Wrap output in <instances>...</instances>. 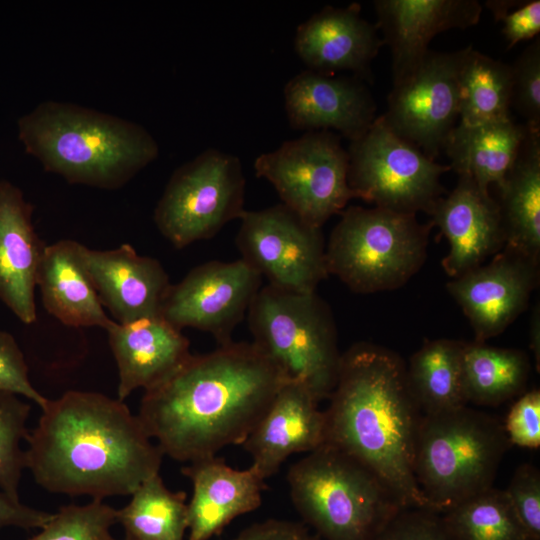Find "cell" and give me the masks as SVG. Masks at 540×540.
I'll list each match as a JSON object with an SVG mask.
<instances>
[{"label": "cell", "instance_id": "cell-5", "mask_svg": "<svg viewBox=\"0 0 540 540\" xmlns=\"http://www.w3.org/2000/svg\"><path fill=\"white\" fill-rule=\"evenodd\" d=\"M292 503L324 540H374L405 507L370 468L323 443L291 465Z\"/></svg>", "mask_w": 540, "mask_h": 540}, {"label": "cell", "instance_id": "cell-30", "mask_svg": "<svg viewBox=\"0 0 540 540\" xmlns=\"http://www.w3.org/2000/svg\"><path fill=\"white\" fill-rule=\"evenodd\" d=\"M458 80L461 124L511 119L510 65L468 46L463 49Z\"/></svg>", "mask_w": 540, "mask_h": 540}, {"label": "cell", "instance_id": "cell-25", "mask_svg": "<svg viewBox=\"0 0 540 540\" xmlns=\"http://www.w3.org/2000/svg\"><path fill=\"white\" fill-rule=\"evenodd\" d=\"M82 244L71 239L46 245L37 287L49 314L70 327H100L115 323L106 314L81 254Z\"/></svg>", "mask_w": 540, "mask_h": 540}, {"label": "cell", "instance_id": "cell-20", "mask_svg": "<svg viewBox=\"0 0 540 540\" xmlns=\"http://www.w3.org/2000/svg\"><path fill=\"white\" fill-rule=\"evenodd\" d=\"M319 401L303 384L285 381L242 446L263 479L273 476L296 453L325 442L326 419Z\"/></svg>", "mask_w": 540, "mask_h": 540}, {"label": "cell", "instance_id": "cell-18", "mask_svg": "<svg viewBox=\"0 0 540 540\" xmlns=\"http://www.w3.org/2000/svg\"><path fill=\"white\" fill-rule=\"evenodd\" d=\"M81 254L103 307L117 323L160 316L171 283L157 259L138 254L129 244L109 250L82 244Z\"/></svg>", "mask_w": 540, "mask_h": 540}, {"label": "cell", "instance_id": "cell-37", "mask_svg": "<svg viewBox=\"0 0 540 540\" xmlns=\"http://www.w3.org/2000/svg\"><path fill=\"white\" fill-rule=\"evenodd\" d=\"M519 521L532 540H540V473L531 464H522L504 490Z\"/></svg>", "mask_w": 540, "mask_h": 540}, {"label": "cell", "instance_id": "cell-32", "mask_svg": "<svg viewBox=\"0 0 540 540\" xmlns=\"http://www.w3.org/2000/svg\"><path fill=\"white\" fill-rule=\"evenodd\" d=\"M457 540H532L504 490L491 487L442 514Z\"/></svg>", "mask_w": 540, "mask_h": 540}, {"label": "cell", "instance_id": "cell-11", "mask_svg": "<svg viewBox=\"0 0 540 540\" xmlns=\"http://www.w3.org/2000/svg\"><path fill=\"white\" fill-rule=\"evenodd\" d=\"M349 156L340 136L308 131L259 155L255 174L273 185L282 203L312 226L322 228L354 195L348 185Z\"/></svg>", "mask_w": 540, "mask_h": 540}, {"label": "cell", "instance_id": "cell-10", "mask_svg": "<svg viewBox=\"0 0 540 540\" xmlns=\"http://www.w3.org/2000/svg\"><path fill=\"white\" fill-rule=\"evenodd\" d=\"M347 152L354 198L402 214H429L444 192L440 178L451 170L394 133L382 116L350 142Z\"/></svg>", "mask_w": 540, "mask_h": 540}, {"label": "cell", "instance_id": "cell-15", "mask_svg": "<svg viewBox=\"0 0 540 540\" xmlns=\"http://www.w3.org/2000/svg\"><path fill=\"white\" fill-rule=\"evenodd\" d=\"M539 280V261L503 247L486 265L450 280L447 290L462 308L476 342L501 334L527 307Z\"/></svg>", "mask_w": 540, "mask_h": 540}, {"label": "cell", "instance_id": "cell-14", "mask_svg": "<svg viewBox=\"0 0 540 540\" xmlns=\"http://www.w3.org/2000/svg\"><path fill=\"white\" fill-rule=\"evenodd\" d=\"M261 281L260 274L241 258L205 262L171 284L160 316L179 330L198 329L211 334L219 345L228 344Z\"/></svg>", "mask_w": 540, "mask_h": 540}, {"label": "cell", "instance_id": "cell-35", "mask_svg": "<svg viewBox=\"0 0 540 540\" xmlns=\"http://www.w3.org/2000/svg\"><path fill=\"white\" fill-rule=\"evenodd\" d=\"M511 108L525 119V126L540 132V41L530 44L510 65Z\"/></svg>", "mask_w": 540, "mask_h": 540}, {"label": "cell", "instance_id": "cell-39", "mask_svg": "<svg viewBox=\"0 0 540 540\" xmlns=\"http://www.w3.org/2000/svg\"><path fill=\"white\" fill-rule=\"evenodd\" d=\"M0 391L29 399L41 409L49 400L32 385L24 355L6 331H0Z\"/></svg>", "mask_w": 540, "mask_h": 540}, {"label": "cell", "instance_id": "cell-36", "mask_svg": "<svg viewBox=\"0 0 540 540\" xmlns=\"http://www.w3.org/2000/svg\"><path fill=\"white\" fill-rule=\"evenodd\" d=\"M374 540H457V538L442 514L421 508H404Z\"/></svg>", "mask_w": 540, "mask_h": 540}, {"label": "cell", "instance_id": "cell-26", "mask_svg": "<svg viewBox=\"0 0 540 540\" xmlns=\"http://www.w3.org/2000/svg\"><path fill=\"white\" fill-rule=\"evenodd\" d=\"M528 128L512 119L475 125L459 123L451 131L444 149L450 167L458 176L472 179L489 192L499 187L512 167Z\"/></svg>", "mask_w": 540, "mask_h": 540}, {"label": "cell", "instance_id": "cell-23", "mask_svg": "<svg viewBox=\"0 0 540 540\" xmlns=\"http://www.w3.org/2000/svg\"><path fill=\"white\" fill-rule=\"evenodd\" d=\"M181 472L193 487L187 503L188 540H209L262 503L265 479L253 466L234 469L215 455L190 462Z\"/></svg>", "mask_w": 540, "mask_h": 540}, {"label": "cell", "instance_id": "cell-42", "mask_svg": "<svg viewBox=\"0 0 540 540\" xmlns=\"http://www.w3.org/2000/svg\"><path fill=\"white\" fill-rule=\"evenodd\" d=\"M53 513L34 509L0 490V528H42Z\"/></svg>", "mask_w": 540, "mask_h": 540}, {"label": "cell", "instance_id": "cell-12", "mask_svg": "<svg viewBox=\"0 0 540 540\" xmlns=\"http://www.w3.org/2000/svg\"><path fill=\"white\" fill-rule=\"evenodd\" d=\"M236 245L241 259L268 285L299 293L316 292L329 274L321 228L304 221L283 203L240 217Z\"/></svg>", "mask_w": 540, "mask_h": 540}, {"label": "cell", "instance_id": "cell-6", "mask_svg": "<svg viewBox=\"0 0 540 540\" xmlns=\"http://www.w3.org/2000/svg\"><path fill=\"white\" fill-rule=\"evenodd\" d=\"M510 446L503 423L467 405L423 415L414 476L428 510L443 514L493 487Z\"/></svg>", "mask_w": 540, "mask_h": 540}, {"label": "cell", "instance_id": "cell-1", "mask_svg": "<svg viewBox=\"0 0 540 540\" xmlns=\"http://www.w3.org/2000/svg\"><path fill=\"white\" fill-rule=\"evenodd\" d=\"M285 381L252 342L232 341L145 390L137 416L163 455L190 463L242 445Z\"/></svg>", "mask_w": 540, "mask_h": 540}, {"label": "cell", "instance_id": "cell-44", "mask_svg": "<svg viewBox=\"0 0 540 540\" xmlns=\"http://www.w3.org/2000/svg\"><path fill=\"white\" fill-rule=\"evenodd\" d=\"M107 540H115L112 536H110Z\"/></svg>", "mask_w": 540, "mask_h": 540}, {"label": "cell", "instance_id": "cell-4", "mask_svg": "<svg viewBox=\"0 0 540 540\" xmlns=\"http://www.w3.org/2000/svg\"><path fill=\"white\" fill-rule=\"evenodd\" d=\"M17 128L25 152L70 184L116 190L159 156L142 125L71 102L43 101Z\"/></svg>", "mask_w": 540, "mask_h": 540}, {"label": "cell", "instance_id": "cell-21", "mask_svg": "<svg viewBox=\"0 0 540 540\" xmlns=\"http://www.w3.org/2000/svg\"><path fill=\"white\" fill-rule=\"evenodd\" d=\"M360 10L357 3L326 6L298 26L294 48L309 70L327 75L350 71L361 80L371 78V62L384 43L377 26Z\"/></svg>", "mask_w": 540, "mask_h": 540}, {"label": "cell", "instance_id": "cell-19", "mask_svg": "<svg viewBox=\"0 0 540 540\" xmlns=\"http://www.w3.org/2000/svg\"><path fill=\"white\" fill-rule=\"evenodd\" d=\"M374 7L391 51L393 84L415 69L438 33L472 27L482 12L476 0H377Z\"/></svg>", "mask_w": 540, "mask_h": 540}, {"label": "cell", "instance_id": "cell-29", "mask_svg": "<svg viewBox=\"0 0 540 540\" xmlns=\"http://www.w3.org/2000/svg\"><path fill=\"white\" fill-rule=\"evenodd\" d=\"M530 361L522 350L469 342L463 350V375L468 402L497 406L525 392Z\"/></svg>", "mask_w": 540, "mask_h": 540}, {"label": "cell", "instance_id": "cell-16", "mask_svg": "<svg viewBox=\"0 0 540 540\" xmlns=\"http://www.w3.org/2000/svg\"><path fill=\"white\" fill-rule=\"evenodd\" d=\"M290 126L297 130H334L351 141L376 119V104L361 79L334 77L312 70L293 76L284 87Z\"/></svg>", "mask_w": 540, "mask_h": 540}, {"label": "cell", "instance_id": "cell-8", "mask_svg": "<svg viewBox=\"0 0 540 540\" xmlns=\"http://www.w3.org/2000/svg\"><path fill=\"white\" fill-rule=\"evenodd\" d=\"M431 226L416 215L349 206L326 245L328 274L355 293L397 289L424 264Z\"/></svg>", "mask_w": 540, "mask_h": 540}, {"label": "cell", "instance_id": "cell-2", "mask_svg": "<svg viewBox=\"0 0 540 540\" xmlns=\"http://www.w3.org/2000/svg\"><path fill=\"white\" fill-rule=\"evenodd\" d=\"M41 410L25 467L45 490L103 500L131 495L159 474L164 455L124 401L71 390Z\"/></svg>", "mask_w": 540, "mask_h": 540}, {"label": "cell", "instance_id": "cell-9", "mask_svg": "<svg viewBox=\"0 0 540 540\" xmlns=\"http://www.w3.org/2000/svg\"><path fill=\"white\" fill-rule=\"evenodd\" d=\"M245 188L237 156L204 150L172 173L154 209V223L179 249L212 238L242 216Z\"/></svg>", "mask_w": 540, "mask_h": 540}, {"label": "cell", "instance_id": "cell-27", "mask_svg": "<svg viewBox=\"0 0 540 540\" xmlns=\"http://www.w3.org/2000/svg\"><path fill=\"white\" fill-rule=\"evenodd\" d=\"M505 246L540 258V132L528 129L512 167L498 187Z\"/></svg>", "mask_w": 540, "mask_h": 540}, {"label": "cell", "instance_id": "cell-24", "mask_svg": "<svg viewBox=\"0 0 540 540\" xmlns=\"http://www.w3.org/2000/svg\"><path fill=\"white\" fill-rule=\"evenodd\" d=\"M107 333L118 368L120 401L139 388L145 391L160 384L192 355L182 330L161 316L127 324L115 322Z\"/></svg>", "mask_w": 540, "mask_h": 540}, {"label": "cell", "instance_id": "cell-31", "mask_svg": "<svg viewBox=\"0 0 540 540\" xmlns=\"http://www.w3.org/2000/svg\"><path fill=\"white\" fill-rule=\"evenodd\" d=\"M117 510L126 540H184L188 529L186 493L173 492L159 474L144 481Z\"/></svg>", "mask_w": 540, "mask_h": 540}, {"label": "cell", "instance_id": "cell-28", "mask_svg": "<svg viewBox=\"0 0 540 540\" xmlns=\"http://www.w3.org/2000/svg\"><path fill=\"white\" fill-rule=\"evenodd\" d=\"M465 342L451 339L426 341L410 358L407 377L422 413L431 415L467 405L463 350Z\"/></svg>", "mask_w": 540, "mask_h": 540}, {"label": "cell", "instance_id": "cell-22", "mask_svg": "<svg viewBox=\"0 0 540 540\" xmlns=\"http://www.w3.org/2000/svg\"><path fill=\"white\" fill-rule=\"evenodd\" d=\"M22 190L0 180V301L23 323L37 318L35 288L46 245Z\"/></svg>", "mask_w": 540, "mask_h": 540}, {"label": "cell", "instance_id": "cell-33", "mask_svg": "<svg viewBox=\"0 0 540 540\" xmlns=\"http://www.w3.org/2000/svg\"><path fill=\"white\" fill-rule=\"evenodd\" d=\"M30 410L19 396L0 391V490L18 500L26 468L22 443L29 435L26 423Z\"/></svg>", "mask_w": 540, "mask_h": 540}, {"label": "cell", "instance_id": "cell-7", "mask_svg": "<svg viewBox=\"0 0 540 540\" xmlns=\"http://www.w3.org/2000/svg\"><path fill=\"white\" fill-rule=\"evenodd\" d=\"M247 317L252 343L285 379L305 385L319 402L329 399L342 354L326 302L316 292L266 285L252 301Z\"/></svg>", "mask_w": 540, "mask_h": 540}, {"label": "cell", "instance_id": "cell-3", "mask_svg": "<svg viewBox=\"0 0 540 540\" xmlns=\"http://www.w3.org/2000/svg\"><path fill=\"white\" fill-rule=\"evenodd\" d=\"M394 351L359 342L341 356L325 413V442L370 468L405 508L426 509L414 476L422 413ZM324 442V443H325Z\"/></svg>", "mask_w": 540, "mask_h": 540}, {"label": "cell", "instance_id": "cell-34", "mask_svg": "<svg viewBox=\"0 0 540 540\" xmlns=\"http://www.w3.org/2000/svg\"><path fill=\"white\" fill-rule=\"evenodd\" d=\"M117 523V509L103 500L66 505L53 513L41 531L28 540H107Z\"/></svg>", "mask_w": 540, "mask_h": 540}, {"label": "cell", "instance_id": "cell-38", "mask_svg": "<svg viewBox=\"0 0 540 540\" xmlns=\"http://www.w3.org/2000/svg\"><path fill=\"white\" fill-rule=\"evenodd\" d=\"M485 5L492 12L495 21L502 22V33L509 48L538 35L539 0H493L486 1Z\"/></svg>", "mask_w": 540, "mask_h": 540}, {"label": "cell", "instance_id": "cell-41", "mask_svg": "<svg viewBox=\"0 0 540 540\" xmlns=\"http://www.w3.org/2000/svg\"><path fill=\"white\" fill-rule=\"evenodd\" d=\"M232 540H322L300 522L268 519L252 524Z\"/></svg>", "mask_w": 540, "mask_h": 540}, {"label": "cell", "instance_id": "cell-17", "mask_svg": "<svg viewBox=\"0 0 540 540\" xmlns=\"http://www.w3.org/2000/svg\"><path fill=\"white\" fill-rule=\"evenodd\" d=\"M432 226L450 248L441 264L452 279L480 266L505 246L498 203L470 178L459 176L454 189L430 210Z\"/></svg>", "mask_w": 540, "mask_h": 540}, {"label": "cell", "instance_id": "cell-13", "mask_svg": "<svg viewBox=\"0 0 540 540\" xmlns=\"http://www.w3.org/2000/svg\"><path fill=\"white\" fill-rule=\"evenodd\" d=\"M463 49L429 50L415 69L393 84L381 115L398 136L431 159L444 149L459 117V67Z\"/></svg>", "mask_w": 540, "mask_h": 540}, {"label": "cell", "instance_id": "cell-40", "mask_svg": "<svg viewBox=\"0 0 540 540\" xmlns=\"http://www.w3.org/2000/svg\"><path fill=\"white\" fill-rule=\"evenodd\" d=\"M504 428L511 445L536 449L540 446V391L520 395L511 407Z\"/></svg>", "mask_w": 540, "mask_h": 540}, {"label": "cell", "instance_id": "cell-43", "mask_svg": "<svg viewBox=\"0 0 540 540\" xmlns=\"http://www.w3.org/2000/svg\"><path fill=\"white\" fill-rule=\"evenodd\" d=\"M531 329H530V347L534 353L535 359L537 360V369L539 370V359H540V344H539V315L538 310H536L532 316Z\"/></svg>", "mask_w": 540, "mask_h": 540}]
</instances>
